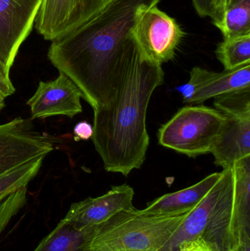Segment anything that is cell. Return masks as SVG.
Masks as SVG:
<instances>
[{"mask_svg":"<svg viewBox=\"0 0 250 251\" xmlns=\"http://www.w3.org/2000/svg\"><path fill=\"white\" fill-rule=\"evenodd\" d=\"M161 1L112 0L89 22L51 41L48 60L77 85L92 110L105 107L111 100L138 11Z\"/></svg>","mask_w":250,"mask_h":251,"instance_id":"obj_1","label":"cell"},{"mask_svg":"<svg viewBox=\"0 0 250 251\" xmlns=\"http://www.w3.org/2000/svg\"><path fill=\"white\" fill-rule=\"evenodd\" d=\"M164 77L161 66L142 56L129 35L111 100L105 107L93 110L91 139L106 171L128 176L143 165L150 143L147 110Z\"/></svg>","mask_w":250,"mask_h":251,"instance_id":"obj_2","label":"cell"},{"mask_svg":"<svg viewBox=\"0 0 250 251\" xmlns=\"http://www.w3.org/2000/svg\"><path fill=\"white\" fill-rule=\"evenodd\" d=\"M190 212L154 215L135 208L123 211L95 227L85 251H161Z\"/></svg>","mask_w":250,"mask_h":251,"instance_id":"obj_3","label":"cell"},{"mask_svg":"<svg viewBox=\"0 0 250 251\" xmlns=\"http://www.w3.org/2000/svg\"><path fill=\"white\" fill-rule=\"evenodd\" d=\"M226 116L206 106H186L159 129V143L167 149L196 157L211 152Z\"/></svg>","mask_w":250,"mask_h":251,"instance_id":"obj_4","label":"cell"},{"mask_svg":"<svg viewBox=\"0 0 250 251\" xmlns=\"http://www.w3.org/2000/svg\"><path fill=\"white\" fill-rule=\"evenodd\" d=\"M129 35L142 56L162 66L174 58L184 32L174 18L154 5L138 11Z\"/></svg>","mask_w":250,"mask_h":251,"instance_id":"obj_5","label":"cell"},{"mask_svg":"<svg viewBox=\"0 0 250 251\" xmlns=\"http://www.w3.org/2000/svg\"><path fill=\"white\" fill-rule=\"evenodd\" d=\"M54 149L53 137L36 130L31 119L19 117L0 125V175Z\"/></svg>","mask_w":250,"mask_h":251,"instance_id":"obj_6","label":"cell"},{"mask_svg":"<svg viewBox=\"0 0 250 251\" xmlns=\"http://www.w3.org/2000/svg\"><path fill=\"white\" fill-rule=\"evenodd\" d=\"M112 0H43L35 19L37 32L55 41L89 22Z\"/></svg>","mask_w":250,"mask_h":251,"instance_id":"obj_7","label":"cell"},{"mask_svg":"<svg viewBox=\"0 0 250 251\" xmlns=\"http://www.w3.org/2000/svg\"><path fill=\"white\" fill-rule=\"evenodd\" d=\"M43 0H0V63L9 71L35 25Z\"/></svg>","mask_w":250,"mask_h":251,"instance_id":"obj_8","label":"cell"},{"mask_svg":"<svg viewBox=\"0 0 250 251\" xmlns=\"http://www.w3.org/2000/svg\"><path fill=\"white\" fill-rule=\"evenodd\" d=\"M247 88H250V63L222 72L193 68L189 81L177 90L183 102L194 104Z\"/></svg>","mask_w":250,"mask_h":251,"instance_id":"obj_9","label":"cell"},{"mask_svg":"<svg viewBox=\"0 0 250 251\" xmlns=\"http://www.w3.org/2000/svg\"><path fill=\"white\" fill-rule=\"evenodd\" d=\"M134 196L135 191L128 184L115 186L103 196L73 203L63 219L78 229L94 228L119 212L135 209Z\"/></svg>","mask_w":250,"mask_h":251,"instance_id":"obj_10","label":"cell"},{"mask_svg":"<svg viewBox=\"0 0 250 251\" xmlns=\"http://www.w3.org/2000/svg\"><path fill=\"white\" fill-rule=\"evenodd\" d=\"M82 94L77 85L64 74L48 82L41 81L34 95L26 104L31 110V119L66 116L73 119L82 112Z\"/></svg>","mask_w":250,"mask_h":251,"instance_id":"obj_11","label":"cell"},{"mask_svg":"<svg viewBox=\"0 0 250 251\" xmlns=\"http://www.w3.org/2000/svg\"><path fill=\"white\" fill-rule=\"evenodd\" d=\"M214 163L224 169L250 156V119L226 116V121L211 148Z\"/></svg>","mask_w":250,"mask_h":251,"instance_id":"obj_12","label":"cell"},{"mask_svg":"<svg viewBox=\"0 0 250 251\" xmlns=\"http://www.w3.org/2000/svg\"><path fill=\"white\" fill-rule=\"evenodd\" d=\"M221 173H214L194 185L164 195L148 203L140 212L148 215H166L190 212L220 179Z\"/></svg>","mask_w":250,"mask_h":251,"instance_id":"obj_13","label":"cell"},{"mask_svg":"<svg viewBox=\"0 0 250 251\" xmlns=\"http://www.w3.org/2000/svg\"><path fill=\"white\" fill-rule=\"evenodd\" d=\"M220 178L198 206L188 214L161 251H177L183 243L202 237L220 195Z\"/></svg>","mask_w":250,"mask_h":251,"instance_id":"obj_14","label":"cell"},{"mask_svg":"<svg viewBox=\"0 0 250 251\" xmlns=\"http://www.w3.org/2000/svg\"><path fill=\"white\" fill-rule=\"evenodd\" d=\"M95 228L78 229L61 220L33 251H85Z\"/></svg>","mask_w":250,"mask_h":251,"instance_id":"obj_15","label":"cell"},{"mask_svg":"<svg viewBox=\"0 0 250 251\" xmlns=\"http://www.w3.org/2000/svg\"><path fill=\"white\" fill-rule=\"evenodd\" d=\"M216 26L224 39L250 35V0H237L230 4Z\"/></svg>","mask_w":250,"mask_h":251,"instance_id":"obj_16","label":"cell"},{"mask_svg":"<svg viewBox=\"0 0 250 251\" xmlns=\"http://www.w3.org/2000/svg\"><path fill=\"white\" fill-rule=\"evenodd\" d=\"M45 157L40 156L0 175V202L22 187H27L39 172Z\"/></svg>","mask_w":250,"mask_h":251,"instance_id":"obj_17","label":"cell"},{"mask_svg":"<svg viewBox=\"0 0 250 251\" xmlns=\"http://www.w3.org/2000/svg\"><path fill=\"white\" fill-rule=\"evenodd\" d=\"M216 56L225 70H233L250 63V34L224 39L217 45Z\"/></svg>","mask_w":250,"mask_h":251,"instance_id":"obj_18","label":"cell"},{"mask_svg":"<svg viewBox=\"0 0 250 251\" xmlns=\"http://www.w3.org/2000/svg\"><path fill=\"white\" fill-rule=\"evenodd\" d=\"M214 104L216 109L225 116L250 119V88L216 97Z\"/></svg>","mask_w":250,"mask_h":251,"instance_id":"obj_19","label":"cell"},{"mask_svg":"<svg viewBox=\"0 0 250 251\" xmlns=\"http://www.w3.org/2000/svg\"><path fill=\"white\" fill-rule=\"evenodd\" d=\"M26 187H22L0 202V236L12 218L26 205Z\"/></svg>","mask_w":250,"mask_h":251,"instance_id":"obj_20","label":"cell"},{"mask_svg":"<svg viewBox=\"0 0 250 251\" xmlns=\"http://www.w3.org/2000/svg\"><path fill=\"white\" fill-rule=\"evenodd\" d=\"M16 91L10 78V71L0 63V94L4 99L13 95Z\"/></svg>","mask_w":250,"mask_h":251,"instance_id":"obj_21","label":"cell"},{"mask_svg":"<svg viewBox=\"0 0 250 251\" xmlns=\"http://www.w3.org/2000/svg\"><path fill=\"white\" fill-rule=\"evenodd\" d=\"M74 140L76 142L80 140H88L92 138L93 134V127L91 124L87 122H82L78 123L73 128Z\"/></svg>","mask_w":250,"mask_h":251,"instance_id":"obj_22","label":"cell"},{"mask_svg":"<svg viewBox=\"0 0 250 251\" xmlns=\"http://www.w3.org/2000/svg\"><path fill=\"white\" fill-rule=\"evenodd\" d=\"M236 1L237 0H212L213 9H214L212 23L214 26L221 22L227 7Z\"/></svg>","mask_w":250,"mask_h":251,"instance_id":"obj_23","label":"cell"},{"mask_svg":"<svg viewBox=\"0 0 250 251\" xmlns=\"http://www.w3.org/2000/svg\"><path fill=\"white\" fill-rule=\"evenodd\" d=\"M177 251H215L209 244L201 237L186 242L179 247Z\"/></svg>","mask_w":250,"mask_h":251,"instance_id":"obj_24","label":"cell"},{"mask_svg":"<svg viewBox=\"0 0 250 251\" xmlns=\"http://www.w3.org/2000/svg\"><path fill=\"white\" fill-rule=\"evenodd\" d=\"M194 7L197 13L201 17H214V9H213L212 0H192Z\"/></svg>","mask_w":250,"mask_h":251,"instance_id":"obj_25","label":"cell"},{"mask_svg":"<svg viewBox=\"0 0 250 251\" xmlns=\"http://www.w3.org/2000/svg\"><path fill=\"white\" fill-rule=\"evenodd\" d=\"M4 100H5V99L0 94V112L5 107V101H4Z\"/></svg>","mask_w":250,"mask_h":251,"instance_id":"obj_26","label":"cell"}]
</instances>
